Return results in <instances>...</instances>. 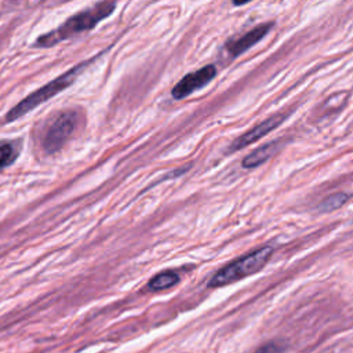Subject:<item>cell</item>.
<instances>
[{
  "instance_id": "cell-1",
  "label": "cell",
  "mask_w": 353,
  "mask_h": 353,
  "mask_svg": "<svg viewBox=\"0 0 353 353\" xmlns=\"http://www.w3.org/2000/svg\"><path fill=\"white\" fill-rule=\"evenodd\" d=\"M116 7L114 1H102L97 3L92 7H88L70 18L62 22L58 28L50 30L46 34H41L34 41L36 47H51L63 40H69L76 34L88 32L95 28L102 19L109 17Z\"/></svg>"
},
{
  "instance_id": "cell-2",
  "label": "cell",
  "mask_w": 353,
  "mask_h": 353,
  "mask_svg": "<svg viewBox=\"0 0 353 353\" xmlns=\"http://www.w3.org/2000/svg\"><path fill=\"white\" fill-rule=\"evenodd\" d=\"M94 59L90 61H84L79 65H74L72 69H69L68 72L62 73L61 76H58L57 79L48 81L47 84H44L43 87H40L39 90L33 91L32 94H29L26 98H23L21 102H18L14 108H11V110L6 114V123H11L15 121L17 119H19L21 116L26 114L28 112L33 110L36 106H39L40 103L48 101L50 98L55 97L57 94H59L61 91H63L66 87H69L76 79L77 76L85 69L87 65H90Z\"/></svg>"
},
{
  "instance_id": "cell-3",
  "label": "cell",
  "mask_w": 353,
  "mask_h": 353,
  "mask_svg": "<svg viewBox=\"0 0 353 353\" xmlns=\"http://www.w3.org/2000/svg\"><path fill=\"white\" fill-rule=\"evenodd\" d=\"M273 254V247L263 245L221 268L208 281L210 288L223 287L259 272Z\"/></svg>"
},
{
  "instance_id": "cell-4",
  "label": "cell",
  "mask_w": 353,
  "mask_h": 353,
  "mask_svg": "<svg viewBox=\"0 0 353 353\" xmlns=\"http://www.w3.org/2000/svg\"><path fill=\"white\" fill-rule=\"evenodd\" d=\"M81 119L74 110L57 113L48 123L43 135V148L47 153H55L74 135Z\"/></svg>"
},
{
  "instance_id": "cell-5",
  "label": "cell",
  "mask_w": 353,
  "mask_h": 353,
  "mask_svg": "<svg viewBox=\"0 0 353 353\" xmlns=\"http://www.w3.org/2000/svg\"><path fill=\"white\" fill-rule=\"evenodd\" d=\"M216 74V68L214 65H205L192 73L185 74L172 88V98L174 99H183L192 92L203 88L207 85Z\"/></svg>"
},
{
  "instance_id": "cell-6",
  "label": "cell",
  "mask_w": 353,
  "mask_h": 353,
  "mask_svg": "<svg viewBox=\"0 0 353 353\" xmlns=\"http://www.w3.org/2000/svg\"><path fill=\"white\" fill-rule=\"evenodd\" d=\"M290 112H277L274 114H272L270 117L265 119L263 121H261L259 124H256L255 127H252L251 130H248L247 132H244L243 135H240L237 139H234L229 148L230 152L234 150H240L245 146H248L250 143H254L255 141H258L259 138L265 137L268 132H270L272 130L277 128L287 117H288Z\"/></svg>"
},
{
  "instance_id": "cell-7",
  "label": "cell",
  "mask_w": 353,
  "mask_h": 353,
  "mask_svg": "<svg viewBox=\"0 0 353 353\" xmlns=\"http://www.w3.org/2000/svg\"><path fill=\"white\" fill-rule=\"evenodd\" d=\"M272 28H273V22H266V23L258 25V26L252 28L251 30H248L247 33H244L243 36L228 43V46H225V48L228 50L230 57H233V58L239 57L244 51H247L248 48L255 46L259 40H262Z\"/></svg>"
},
{
  "instance_id": "cell-8",
  "label": "cell",
  "mask_w": 353,
  "mask_h": 353,
  "mask_svg": "<svg viewBox=\"0 0 353 353\" xmlns=\"http://www.w3.org/2000/svg\"><path fill=\"white\" fill-rule=\"evenodd\" d=\"M283 146V141L281 139H274L266 145H262L259 148H256L255 150H252L250 154H247L243 161L241 165L244 168H255L261 164H263L265 161H268L272 156H274Z\"/></svg>"
},
{
  "instance_id": "cell-9",
  "label": "cell",
  "mask_w": 353,
  "mask_h": 353,
  "mask_svg": "<svg viewBox=\"0 0 353 353\" xmlns=\"http://www.w3.org/2000/svg\"><path fill=\"white\" fill-rule=\"evenodd\" d=\"M181 277L174 270H164L157 273L154 277H152L148 283V288L150 291H163L167 288H171L179 283Z\"/></svg>"
},
{
  "instance_id": "cell-10",
  "label": "cell",
  "mask_w": 353,
  "mask_h": 353,
  "mask_svg": "<svg viewBox=\"0 0 353 353\" xmlns=\"http://www.w3.org/2000/svg\"><path fill=\"white\" fill-rule=\"evenodd\" d=\"M347 200H349L347 193L336 192V193H332V194L327 196L324 200H321L320 204L317 205V210L320 212H331V211H335V210L341 208Z\"/></svg>"
},
{
  "instance_id": "cell-11",
  "label": "cell",
  "mask_w": 353,
  "mask_h": 353,
  "mask_svg": "<svg viewBox=\"0 0 353 353\" xmlns=\"http://www.w3.org/2000/svg\"><path fill=\"white\" fill-rule=\"evenodd\" d=\"M17 156H18V148L14 143L8 141H0V170L14 163Z\"/></svg>"
},
{
  "instance_id": "cell-12",
  "label": "cell",
  "mask_w": 353,
  "mask_h": 353,
  "mask_svg": "<svg viewBox=\"0 0 353 353\" xmlns=\"http://www.w3.org/2000/svg\"><path fill=\"white\" fill-rule=\"evenodd\" d=\"M280 352V346L276 343H269L266 346L259 347L255 353H279Z\"/></svg>"
}]
</instances>
